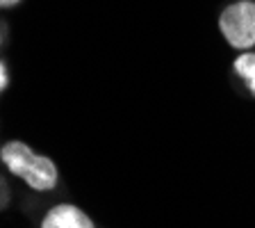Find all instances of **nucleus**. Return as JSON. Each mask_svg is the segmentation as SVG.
Instances as JSON below:
<instances>
[{"label":"nucleus","mask_w":255,"mask_h":228,"mask_svg":"<svg viewBox=\"0 0 255 228\" xmlns=\"http://www.w3.org/2000/svg\"><path fill=\"white\" fill-rule=\"evenodd\" d=\"M41 228H94V222L78 206L62 203V206H55L48 210L41 222Z\"/></svg>","instance_id":"obj_3"},{"label":"nucleus","mask_w":255,"mask_h":228,"mask_svg":"<svg viewBox=\"0 0 255 228\" xmlns=\"http://www.w3.org/2000/svg\"><path fill=\"white\" fill-rule=\"evenodd\" d=\"M23 0H0V9H11V7L21 5Z\"/></svg>","instance_id":"obj_6"},{"label":"nucleus","mask_w":255,"mask_h":228,"mask_svg":"<svg viewBox=\"0 0 255 228\" xmlns=\"http://www.w3.org/2000/svg\"><path fill=\"white\" fill-rule=\"evenodd\" d=\"M0 41H2V37H0Z\"/></svg>","instance_id":"obj_7"},{"label":"nucleus","mask_w":255,"mask_h":228,"mask_svg":"<svg viewBox=\"0 0 255 228\" xmlns=\"http://www.w3.org/2000/svg\"><path fill=\"white\" fill-rule=\"evenodd\" d=\"M219 32L235 50H249L255 46V2L237 0L223 7L219 14Z\"/></svg>","instance_id":"obj_2"},{"label":"nucleus","mask_w":255,"mask_h":228,"mask_svg":"<svg viewBox=\"0 0 255 228\" xmlns=\"http://www.w3.org/2000/svg\"><path fill=\"white\" fill-rule=\"evenodd\" d=\"M233 69L246 82L249 91L255 96V53H242L233 62Z\"/></svg>","instance_id":"obj_4"},{"label":"nucleus","mask_w":255,"mask_h":228,"mask_svg":"<svg viewBox=\"0 0 255 228\" xmlns=\"http://www.w3.org/2000/svg\"><path fill=\"white\" fill-rule=\"evenodd\" d=\"M9 85V75H7V66L5 62H0V91H5Z\"/></svg>","instance_id":"obj_5"},{"label":"nucleus","mask_w":255,"mask_h":228,"mask_svg":"<svg viewBox=\"0 0 255 228\" xmlns=\"http://www.w3.org/2000/svg\"><path fill=\"white\" fill-rule=\"evenodd\" d=\"M0 160L16 178H21L34 192H53L57 187V165L48 155L34 153L25 142H7L0 149Z\"/></svg>","instance_id":"obj_1"}]
</instances>
